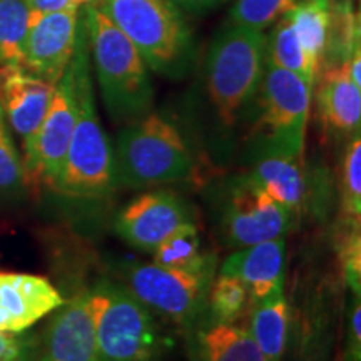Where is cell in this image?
<instances>
[{
  "label": "cell",
  "instance_id": "484cf974",
  "mask_svg": "<svg viewBox=\"0 0 361 361\" xmlns=\"http://www.w3.org/2000/svg\"><path fill=\"white\" fill-rule=\"evenodd\" d=\"M301 0H234L229 24L264 32L290 13Z\"/></svg>",
  "mask_w": 361,
  "mask_h": 361
},
{
  "label": "cell",
  "instance_id": "44dd1931",
  "mask_svg": "<svg viewBox=\"0 0 361 361\" xmlns=\"http://www.w3.org/2000/svg\"><path fill=\"white\" fill-rule=\"evenodd\" d=\"M152 263L184 271H214L218 258L202 247L201 229L196 223L180 226L152 251Z\"/></svg>",
  "mask_w": 361,
  "mask_h": 361
},
{
  "label": "cell",
  "instance_id": "d6986e66",
  "mask_svg": "<svg viewBox=\"0 0 361 361\" xmlns=\"http://www.w3.org/2000/svg\"><path fill=\"white\" fill-rule=\"evenodd\" d=\"M247 174L274 201L293 213H300L306 197L303 157L278 152H252Z\"/></svg>",
  "mask_w": 361,
  "mask_h": 361
},
{
  "label": "cell",
  "instance_id": "6da1fadb",
  "mask_svg": "<svg viewBox=\"0 0 361 361\" xmlns=\"http://www.w3.org/2000/svg\"><path fill=\"white\" fill-rule=\"evenodd\" d=\"M72 67L78 92V117L52 191L71 200H102L117 188L114 147L96 111L84 13Z\"/></svg>",
  "mask_w": 361,
  "mask_h": 361
},
{
  "label": "cell",
  "instance_id": "3957f363",
  "mask_svg": "<svg viewBox=\"0 0 361 361\" xmlns=\"http://www.w3.org/2000/svg\"><path fill=\"white\" fill-rule=\"evenodd\" d=\"M102 361H159L171 340L157 316L121 281L101 279L87 291Z\"/></svg>",
  "mask_w": 361,
  "mask_h": 361
},
{
  "label": "cell",
  "instance_id": "9c48e42d",
  "mask_svg": "<svg viewBox=\"0 0 361 361\" xmlns=\"http://www.w3.org/2000/svg\"><path fill=\"white\" fill-rule=\"evenodd\" d=\"M296 213L268 196L250 174H236L219 196L218 231L226 247H246L286 238Z\"/></svg>",
  "mask_w": 361,
  "mask_h": 361
},
{
  "label": "cell",
  "instance_id": "cb8c5ba5",
  "mask_svg": "<svg viewBox=\"0 0 361 361\" xmlns=\"http://www.w3.org/2000/svg\"><path fill=\"white\" fill-rule=\"evenodd\" d=\"M252 305L255 300L241 279L221 273L213 278L207 290L206 313L223 322L245 324Z\"/></svg>",
  "mask_w": 361,
  "mask_h": 361
},
{
  "label": "cell",
  "instance_id": "277c9868",
  "mask_svg": "<svg viewBox=\"0 0 361 361\" xmlns=\"http://www.w3.org/2000/svg\"><path fill=\"white\" fill-rule=\"evenodd\" d=\"M114 162L117 186L133 189L180 183L196 171L184 135L156 112L124 124L117 134Z\"/></svg>",
  "mask_w": 361,
  "mask_h": 361
},
{
  "label": "cell",
  "instance_id": "603a6c76",
  "mask_svg": "<svg viewBox=\"0 0 361 361\" xmlns=\"http://www.w3.org/2000/svg\"><path fill=\"white\" fill-rule=\"evenodd\" d=\"M331 12L333 0H301L290 13H286L301 44L318 67L322 66L326 51Z\"/></svg>",
  "mask_w": 361,
  "mask_h": 361
},
{
  "label": "cell",
  "instance_id": "4316f807",
  "mask_svg": "<svg viewBox=\"0 0 361 361\" xmlns=\"http://www.w3.org/2000/svg\"><path fill=\"white\" fill-rule=\"evenodd\" d=\"M341 206L350 226H360L361 216V137L351 135L343 157Z\"/></svg>",
  "mask_w": 361,
  "mask_h": 361
},
{
  "label": "cell",
  "instance_id": "d6a6232c",
  "mask_svg": "<svg viewBox=\"0 0 361 361\" xmlns=\"http://www.w3.org/2000/svg\"><path fill=\"white\" fill-rule=\"evenodd\" d=\"M178 8H184V11H202V8H211L214 6H219L224 0H169Z\"/></svg>",
  "mask_w": 361,
  "mask_h": 361
},
{
  "label": "cell",
  "instance_id": "2e32d148",
  "mask_svg": "<svg viewBox=\"0 0 361 361\" xmlns=\"http://www.w3.org/2000/svg\"><path fill=\"white\" fill-rule=\"evenodd\" d=\"M191 361H266L246 324L223 322L202 313L186 329Z\"/></svg>",
  "mask_w": 361,
  "mask_h": 361
},
{
  "label": "cell",
  "instance_id": "7c38bea8",
  "mask_svg": "<svg viewBox=\"0 0 361 361\" xmlns=\"http://www.w3.org/2000/svg\"><path fill=\"white\" fill-rule=\"evenodd\" d=\"M82 13L84 11L30 13L22 67L57 84L74 57Z\"/></svg>",
  "mask_w": 361,
  "mask_h": 361
},
{
  "label": "cell",
  "instance_id": "5b68a950",
  "mask_svg": "<svg viewBox=\"0 0 361 361\" xmlns=\"http://www.w3.org/2000/svg\"><path fill=\"white\" fill-rule=\"evenodd\" d=\"M266 39L261 30L229 24L207 51V97L223 128H234L258 97L266 69Z\"/></svg>",
  "mask_w": 361,
  "mask_h": 361
},
{
  "label": "cell",
  "instance_id": "ba28073f",
  "mask_svg": "<svg viewBox=\"0 0 361 361\" xmlns=\"http://www.w3.org/2000/svg\"><path fill=\"white\" fill-rule=\"evenodd\" d=\"M121 283L157 318L188 329L204 313L214 271H184L156 263L126 261L117 268Z\"/></svg>",
  "mask_w": 361,
  "mask_h": 361
},
{
  "label": "cell",
  "instance_id": "5bb4252c",
  "mask_svg": "<svg viewBox=\"0 0 361 361\" xmlns=\"http://www.w3.org/2000/svg\"><path fill=\"white\" fill-rule=\"evenodd\" d=\"M56 84L37 78L22 66H0V111L22 142L42 123Z\"/></svg>",
  "mask_w": 361,
  "mask_h": 361
},
{
  "label": "cell",
  "instance_id": "8992f818",
  "mask_svg": "<svg viewBox=\"0 0 361 361\" xmlns=\"http://www.w3.org/2000/svg\"><path fill=\"white\" fill-rule=\"evenodd\" d=\"M141 54L149 71L179 78L188 69L191 34L169 0H90Z\"/></svg>",
  "mask_w": 361,
  "mask_h": 361
},
{
  "label": "cell",
  "instance_id": "7402d4cb",
  "mask_svg": "<svg viewBox=\"0 0 361 361\" xmlns=\"http://www.w3.org/2000/svg\"><path fill=\"white\" fill-rule=\"evenodd\" d=\"M266 62L300 75L314 89L319 67L301 44L286 16L274 24V30L266 39Z\"/></svg>",
  "mask_w": 361,
  "mask_h": 361
},
{
  "label": "cell",
  "instance_id": "4fadbf2b",
  "mask_svg": "<svg viewBox=\"0 0 361 361\" xmlns=\"http://www.w3.org/2000/svg\"><path fill=\"white\" fill-rule=\"evenodd\" d=\"M64 303L47 278L0 273V331H25Z\"/></svg>",
  "mask_w": 361,
  "mask_h": 361
},
{
  "label": "cell",
  "instance_id": "1f68e13d",
  "mask_svg": "<svg viewBox=\"0 0 361 361\" xmlns=\"http://www.w3.org/2000/svg\"><path fill=\"white\" fill-rule=\"evenodd\" d=\"M30 13H54L84 11L90 0H24Z\"/></svg>",
  "mask_w": 361,
  "mask_h": 361
},
{
  "label": "cell",
  "instance_id": "f1b7e54d",
  "mask_svg": "<svg viewBox=\"0 0 361 361\" xmlns=\"http://www.w3.org/2000/svg\"><path fill=\"white\" fill-rule=\"evenodd\" d=\"M39 341L25 331H0V361H34Z\"/></svg>",
  "mask_w": 361,
  "mask_h": 361
},
{
  "label": "cell",
  "instance_id": "30bf717a",
  "mask_svg": "<svg viewBox=\"0 0 361 361\" xmlns=\"http://www.w3.org/2000/svg\"><path fill=\"white\" fill-rule=\"evenodd\" d=\"M78 117V92L72 61L59 82L37 130L24 141L25 184L30 188L45 186L52 191L62 162L66 159L72 130Z\"/></svg>",
  "mask_w": 361,
  "mask_h": 361
},
{
  "label": "cell",
  "instance_id": "e0dca14e",
  "mask_svg": "<svg viewBox=\"0 0 361 361\" xmlns=\"http://www.w3.org/2000/svg\"><path fill=\"white\" fill-rule=\"evenodd\" d=\"M316 85V107L329 133L353 135L361 126V87L350 79L343 62H323Z\"/></svg>",
  "mask_w": 361,
  "mask_h": 361
},
{
  "label": "cell",
  "instance_id": "d4e9b609",
  "mask_svg": "<svg viewBox=\"0 0 361 361\" xmlns=\"http://www.w3.org/2000/svg\"><path fill=\"white\" fill-rule=\"evenodd\" d=\"M29 19L24 0H0V66H22Z\"/></svg>",
  "mask_w": 361,
  "mask_h": 361
},
{
  "label": "cell",
  "instance_id": "ffe728a7",
  "mask_svg": "<svg viewBox=\"0 0 361 361\" xmlns=\"http://www.w3.org/2000/svg\"><path fill=\"white\" fill-rule=\"evenodd\" d=\"M246 322L247 331L266 361H281L290 335V306L284 296V288L271 291L256 301Z\"/></svg>",
  "mask_w": 361,
  "mask_h": 361
},
{
  "label": "cell",
  "instance_id": "52a82bcc",
  "mask_svg": "<svg viewBox=\"0 0 361 361\" xmlns=\"http://www.w3.org/2000/svg\"><path fill=\"white\" fill-rule=\"evenodd\" d=\"M255 151L303 157L313 87L290 71L266 62L259 87Z\"/></svg>",
  "mask_w": 361,
  "mask_h": 361
},
{
  "label": "cell",
  "instance_id": "7a4b0ae2",
  "mask_svg": "<svg viewBox=\"0 0 361 361\" xmlns=\"http://www.w3.org/2000/svg\"><path fill=\"white\" fill-rule=\"evenodd\" d=\"M89 54L111 119L128 124L151 112L154 101L149 67L134 44L96 6L84 8Z\"/></svg>",
  "mask_w": 361,
  "mask_h": 361
},
{
  "label": "cell",
  "instance_id": "83f0119b",
  "mask_svg": "<svg viewBox=\"0 0 361 361\" xmlns=\"http://www.w3.org/2000/svg\"><path fill=\"white\" fill-rule=\"evenodd\" d=\"M24 186V166L0 111V196L19 194Z\"/></svg>",
  "mask_w": 361,
  "mask_h": 361
},
{
  "label": "cell",
  "instance_id": "9a60e30c",
  "mask_svg": "<svg viewBox=\"0 0 361 361\" xmlns=\"http://www.w3.org/2000/svg\"><path fill=\"white\" fill-rule=\"evenodd\" d=\"M39 361H102L96 345L87 291L59 308L45 333Z\"/></svg>",
  "mask_w": 361,
  "mask_h": 361
},
{
  "label": "cell",
  "instance_id": "f546056e",
  "mask_svg": "<svg viewBox=\"0 0 361 361\" xmlns=\"http://www.w3.org/2000/svg\"><path fill=\"white\" fill-rule=\"evenodd\" d=\"M345 247L341 251L343 269L353 295L360 296L361 291V245H360V228H353L345 239Z\"/></svg>",
  "mask_w": 361,
  "mask_h": 361
},
{
  "label": "cell",
  "instance_id": "4dcf8cb0",
  "mask_svg": "<svg viewBox=\"0 0 361 361\" xmlns=\"http://www.w3.org/2000/svg\"><path fill=\"white\" fill-rule=\"evenodd\" d=\"M343 361H361V305L360 296L353 295L348 310L346 326V351Z\"/></svg>",
  "mask_w": 361,
  "mask_h": 361
},
{
  "label": "cell",
  "instance_id": "8fae6325",
  "mask_svg": "<svg viewBox=\"0 0 361 361\" xmlns=\"http://www.w3.org/2000/svg\"><path fill=\"white\" fill-rule=\"evenodd\" d=\"M196 211L183 196L169 191H147L119 211L114 231L139 251L152 252L180 226L196 223Z\"/></svg>",
  "mask_w": 361,
  "mask_h": 361
},
{
  "label": "cell",
  "instance_id": "ac0fdd59",
  "mask_svg": "<svg viewBox=\"0 0 361 361\" xmlns=\"http://www.w3.org/2000/svg\"><path fill=\"white\" fill-rule=\"evenodd\" d=\"M219 273L241 279L256 303L271 291L284 288L286 238L234 250L219 266Z\"/></svg>",
  "mask_w": 361,
  "mask_h": 361
}]
</instances>
